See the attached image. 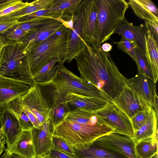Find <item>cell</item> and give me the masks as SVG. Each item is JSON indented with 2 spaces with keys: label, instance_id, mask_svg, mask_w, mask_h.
I'll return each instance as SVG.
<instances>
[{
  "label": "cell",
  "instance_id": "obj_4",
  "mask_svg": "<svg viewBox=\"0 0 158 158\" xmlns=\"http://www.w3.org/2000/svg\"><path fill=\"white\" fill-rule=\"evenodd\" d=\"M98 6L95 38L98 45L108 40L129 6L125 0H96Z\"/></svg>",
  "mask_w": 158,
  "mask_h": 158
},
{
  "label": "cell",
  "instance_id": "obj_7",
  "mask_svg": "<svg viewBox=\"0 0 158 158\" xmlns=\"http://www.w3.org/2000/svg\"><path fill=\"white\" fill-rule=\"evenodd\" d=\"M20 100L22 110L34 127L39 129L43 123L50 119V108L40 88L35 82Z\"/></svg>",
  "mask_w": 158,
  "mask_h": 158
},
{
  "label": "cell",
  "instance_id": "obj_9",
  "mask_svg": "<svg viewBox=\"0 0 158 158\" xmlns=\"http://www.w3.org/2000/svg\"><path fill=\"white\" fill-rule=\"evenodd\" d=\"M34 83L32 79L10 78L0 75V108L24 95Z\"/></svg>",
  "mask_w": 158,
  "mask_h": 158
},
{
  "label": "cell",
  "instance_id": "obj_46",
  "mask_svg": "<svg viewBox=\"0 0 158 158\" xmlns=\"http://www.w3.org/2000/svg\"><path fill=\"white\" fill-rule=\"evenodd\" d=\"M5 151L0 158H10L11 153L10 151L6 148Z\"/></svg>",
  "mask_w": 158,
  "mask_h": 158
},
{
  "label": "cell",
  "instance_id": "obj_37",
  "mask_svg": "<svg viewBox=\"0 0 158 158\" xmlns=\"http://www.w3.org/2000/svg\"><path fill=\"white\" fill-rule=\"evenodd\" d=\"M52 141L53 145L60 151L69 155L74 156L73 147L68 144L62 139L53 135Z\"/></svg>",
  "mask_w": 158,
  "mask_h": 158
},
{
  "label": "cell",
  "instance_id": "obj_2",
  "mask_svg": "<svg viewBox=\"0 0 158 158\" xmlns=\"http://www.w3.org/2000/svg\"><path fill=\"white\" fill-rule=\"evenodd\" d=\"M61 64L50 81L37 83L51 108L65 103L66 95L69 93L96 98L108 101L96 86L69 70Z\"/></svg>",
  "mask_w": 158,
  "mask_h": 158
},
{
  "label": "cell",
  "instance_id": "obj_39",
  "mask_svg": "<svg viewBox=\"0 0 158 158\" xmlns=\"http://www.w3.org/2000/svg\"><path fill=\"white\" fill-rule=\"evenodd\" d=\"M146 28L148 29L155 41L158 43V23L144 21Z\"/></svg>",
  "mask_w": 158,
  "mask_h": 158
},
{
  "label": "cell",
  "instance_id": "obj_20",
  "mask_svg": "<svg viewBox=\"0 0 158 158\" xmlns=\"http://www.w3.org/2000/svg\"><path fill=\"white\" fill-rule=\"evenodd\" d=\"M65 102L74 107L86 111L95 112L102 109L107 101L96 98L89 97L69 93L65 98Z\"/></svg>",
  "mask_w": 158,
  "mask_h": 158
},
{
  "label": "cell",
  "instance_id": "obj_38",
  "mask_svg": "<svg viewBox=\"0 0 158 158\" xmlns=\"http://www.w3.org/2000/svg\"><path fill=\"white\" fill-rule=\"evenodd\" d=\"M21 23V22L19 20L9 18L6 15L0 17V35L11 27Z\"/></svg>",
  "mask_w": 158,
  "mask_h": 158
},
{
  "label": "cell",
  "instance_id": "obj_33",
  "mask_svg": "<svg viewBox=\"0 0 158 158\" xmlns=\"http://www.w3.org/2000/svg\"><path fill=\"white\" fill-rule=\"evenodd\" d=\"M137 62L138 74L144 75L153 81L151 71L148 64L145 56L136 48Z\"/></svg>",
  "mask_w": 158,
  "mask_h": 158
},
{
  "label": "cell",
  "instance_id": "obj_23",
  "mask_svg": "<svg viewBox=\"0 0 158 158\" xmlns=\"http://www.w3.org/2000/svg\"><path fill=\"white\" fill-rule=\"evenodd\" d=\"M146 29L145 57L151 71L153 81L156 83L158 78V43Z\"/></svg>",
  "mask_w": 158,
  "mask_h": 158
},
{
  "label": "cell",
  "instance_id": "obj_30",
  "mask_svg": "<svg viewBox=\"0 0 158 158\" xmlns=\"http://www.w3.org/2000/svg\"><path fill=\"white\" fill-rule=\"evenodd\" d=\"M67 102L61 103L50 108V121L52 129L64 121L68 113L71 110Z\"/></svg>",
  "mask_w": 158,
  "mask_h": 158
},
{
  "label": "cell",
  "instance_id": "obj_40",
  "mask_svg": "<svg viewBox=\"0 0 158 158\" xmlns=\"http://www.w3.org/2000/svg\"><path fill=\"white\" fill-rule=\"evenodd\" d=\"M54 158H76L74 156L69 155L60 151L54 145L48 155Z\"/></svg>",
  "mask_w": 158,
  "mask_h": 158
},
{
  "label": "cell",
  "instance_id": "obj_6",
  "mask_svg": "<svg viewBox=\"0 0 158 158\" xmlns=\"http://www.w3.org/2000/svg\"><path fill=\"white\" fill-rule=\"evenodd\" d=\"M26 54L25 46L21 40H8L0 75L10 78L32 79L26 61Z\"/></svg>",
  "mask_w": 158,
  "mask_h": 158
},
{
  "label": "cell",
  "instance_id": "obj_43",
  "mask_svg": "<svg viewBox=\"0 0 158 158\" xmlns=\"http://www.w3.org/2000/svg\"><path fill=\"white\" fill-rule=\"evenodd\" d=\"M5 144H6V139L3 133L0 137V156L6 149L5 148Z\"/></svg>",
  "mask_w": 158,
  "mask_h": 158
},
{
  "label": "cell",
  "instance_id": "obj_16",
  "mask_svg": "<svg viewBox=\"0 0 158 158\" xmlns=\"http://www.w3.org/2000/svg\"><path fill=\"white\" fill-rule=\"evenodd\" d=\"M50 119L42 125L39 129H31L33 139L37 157L48 155L53 146V134L51 131Z\"/></svg>",
  "mask_w": 158,
  "mask_h": 158
},
{
  "label": "cell",
  "instance_id": "obj_31",
  "mask_svg": "<svg viewBox=\"0 0 158 158\" xmlns=\"http://www.w3.org/2000/svg\"><path fill=\"white\" fill-rule=\"evenodd\" d=\"M56 20L53 18L43 16L20 21L21 23L18 26L23 30L27 31L35 28L43 27Z\"/></svg>",
  "mask_w": 158,
  "mask_h": 158
},
{
  "label": "cell",
  "instance_id": "obj_17",
  "mask_svg": "<svg viewBox=\"0 0 158 158\" xmlns=\"http://www.w3.org/2000/svg\"><path fill=\"white\" fill-rule=\"evenodd\" d=\"M126 85L139 94L153 108L156 84L153 81L141 74H137L127 79Z\"/></svg>",
  "mask_w": 158,
  "mask_h": 158
},
{
  "label": "cell",
  "instance_id": "obj_3",
  "mask_svg": "<svg viewBox=\"0 0 158 158\" xmlns=\"http://www.w3.org/2000/svg\"><path fill=\"white\" fill-rule=\"evenodd\" d=\"M72 30L64 27L45 40L25 47L26 60L32 79L44 66L56 59L64 63Z\"/></svg>",
  "mask_w": 158,
  "mask_h": 158
},
{
  "label": "cell",
  "instance_id": "obj_29",
  "mask_svg": "<svg viewBox=\"0 0 158 158\" xmlns=\"http://www.w3.org/2000/svg\"><path fill=\"white\" fill-rule=\"evenodd\" d=\"M63 63L59 59H56L44 66L32 78L37 83H43L51 80L55 75L59 66Z\"/></svg>",
  "mask_w": 158,
  "mask_h": 158
},
{
  "label": "cell",
  "instance_id": "obj_25",
  "mask_svg": "<svg viewBox=\"0 0 158 158\" xmlns=\"http://www.w3.org/2000/svg\"><path fill=\"white\" fill-rule=\"evenodd\" d=\"M157 117L152 108L151 114L147 122L134 132L132 138L135 144L144 139H157Z\"/></svg>",
  "mask_w": 158,
  "mask_h": 158
},
{
  "label": "cell",
  "instance_id": "obj_47",
  "mask_svg": "<svg viewBox=\"0 0 158 158\" xmlns=\"http://www.w3.org/2000/svg\"><path fill=\"white\" fill-rule=\"evenodd\" d=\"M10 158H25L21 156L16 154L12 153L10 156Z\"/></svg>",
  "mask_w": 158,
  "mask_h": 158
},
{
  "label": "cell",
  "instance_id": "obj_1",
  "mask_svg": "<svg viewBox=\"0 0 158 158\" xmlns=\"http://www.w3.org/2000/svg\"><path fill=\"white\" fill-rule=\"evenodd\" d=\"M81 77L96 86L108 100L118 96L126 85L127 79L119 71L109 52L101 45L85 42L74 59Z\"/></svg>",
  "mask_w": 158,
  "mask_h": 158
},
{
  "label": "cell",
  "instance_id": "obj_22",
  "mask_svg": "<svg viewBox=\"0 0 158 158\" xmlns=\"http://www.w3.org/2000/svg\"><path fill=\"white\" fill-rule=\"evenodd\" d=\"M129 6L135 14L146 21L158 23V9L151 0H129Z\"/></svg>",
  "mask_w": 158,
  "mask_h": 158
},
{
  "label": "cell",
  "instance_id": "obj_5",
  "mask_svg": "<svg viewBox=\"0 0 158 158\" xmlns=\"http://www.w3.org/2000/svg\"><path fill=\"white\" fill-rule=\"evenodd\" d=\"M115 129L107 124H83L63 121L52 130L59 137L73 147L91 143L103 135L114 133Z\"/></svg>",
  "mask_w": 158,
  "mask_h": 158
},
{
  "label": "cell",
  "instance_id": "obj_44",
  "mask_svg": "<svg viewBox=\"0 0 158 158\" xmlns=\"http://www.w3.org/2000/svg\"><path fill=\"white\" fill-rule=\"evenodd\" d=\"M158 98L156 93V92L155 93L153 101V108L154 109L156 113L158 116Z\"/></svg>",
  "mask_w": 158,
  "mask_h": 158
},
{
  "label": "cell",
  "instance_id": "obj_35",
  "mask_svg": "<svg viewBox=\"0 0 158 158\" xmlns=\"http://www.w3.org/2000/svg\"><path fill=\"white\" fill-rule=\"evenodd\" d=\"M117 47L122 51L128 55L137 64L136 48L131 43L121 36L120 40L117 43Z\"/></svg>",
  "mask_w": 158,
  "mask_h": 158
},
{
  "label": "cell",
  "instance_id": "obj_8",
  "mask_svg": "<svg viewBox=\"0 0 158 158\" xmlns=\"http://www.w3.org/2000/svg\"><path fill=\"white\" fill-rule=\"evenodd\" d=\"M95 112L115 129L114 133L133 137L134 131L130 118L113 103L107 102L104 107Z\"/></svg>",
  "mask_w": 158,
  "mask_h": 158
},
{
  "label": "cell",
  "instance_id": "obj_32",
  "mask_svg": "<svg viewBox=\"0 0 158 158\" xmlns=\"http://www.w3.org/2000/svg\"><path fill=\"white\" fill-rule=\"evenodd\" d=\"M29 4L20 0H3L0 3V17L22 9Z\"/></svg>",
  "mask_w": 158,
  "mask_h": 158
},
{
  "label": "cell",
  "instance_id": "obj_36",
  "mask_svg": "<svg viewBox=\"0 0 158 158\" xmlns=\"http://www.w3.org/2000/svg\"><path fill=\"white\" fill-rule=\"evenodd\" d=\"M27 31L22 29L18 25L9 29L1 35L9 40H21Z\"/></svg>",
  "mask_w": 158,
  "mask_h": 158
},
{
  "label": "cell",
  "instance_id": "obj_34",
  "mask_svg": "<svg viewBox=\"0 0 158 158\" xmlns=\"http://www.w3.org/2000/svg\"><path fill=\"white\" fill-rule=\"evenodd\" d=\"M152 108V107H150L139 111L131 119L134 132L147 122L151 114Z\"/></svg>",
  "mask_w": 158,
  "mask_h": 158
},
{
  "label": "cell",
  "instance_id": "obj_18",
  "mask_svg": "<svg viewBox=\"0 0 158 158\" xmlns=\"http://www.w3.org/2000/svg\"><path fill=\"white\" fill-rule=\"evenodd\" d=\"M76 158H129L118 152L91 143L73 147Z\"/></svg>",
  "mask_w": 158,
  "mask_h": 158
},
{
  "label": "cell",
  "instance_id": "obj_48",
  "mask_svg": "<svg viewBox=\"0 0 158 158\" xmlns=\"http://www.w3.org/2000/svg\"><path fill=\"white\" fill-rule=\"evenodd\" d=\"M37 158H54L52 157H50L48 156V155H45L44 156H41L37 157Z\"/></svg>",
  "mask_w": 158,
  "mask_h": 158
},
{
  "label": "cell",
  "instance_id": "obj_21",
  "mask_svg": "<svg viewBox=\"0 0 158 158\" xmlns=\"http://www.w3.org/2000/svg\"><path fill=\"white\" fill-rule=\"evenodd\" d=\"M31 129L22 130L18 139L9 150L11 154H16L25 158L37 157Z\"/></svg>",
  "mask_w": 158,
  "mask_h": 158
},
{
  "label": "cell",
  "instance_id": "obj_15",
  "mask_svg": "<svg viewBox=\"0 0 158 158\" xmlns=\"http://www.w3.org/2000/svg\"><path fill=\"white\" fill-rule=\"evenodd\" d=\"M0 121L9 150L17 140L22 129L15 115L5 106L0 108Z\"/></svg>",
  "mask_w": 158,
  "mask_h": 158
},
{
  "label": "cell",
  "instance_id": "obj_14",
  "mask_svg": "<svg viewBox=\"0 0 158 158\" xmlns=\"http://www.w3.org/2000/svg\"><path fill=\"white\" fill-rule=\"evenodd\" d=\"M81 1L75 5L72 13L73 29L71 31L65 60V62L68 63H70L81 52L85 42L80 36Z\"/></svg>",
  "mask_w": 158,
  "mask_h": 158
},
{
  "label": "cell",
  "instance_id": "obj_10",
  "mask_svg": "<svg viewBox=\"0 0 158 158\" xmlns=\"http://www.w3.org/2000/svg\"><path fill=\"white\" fill-rule=\"evenodd\" d=\"M80 36L85 42L96 44L98 6L96 0H81Z\"/></svg>",
  "mask_w": 158,
  "mask_h": 158
},
{
  "label": "cell",
  "instance_id": "obj_19",
  "mask_svg": "<svg viewBox=\"0 0 158 158\" xmlns=\"http://www.w3.org/2000/svg\"><path fill=\"white\" fill-rule=\"evenodd\" d=\"M64 27L62 22L57 20L43 27L27 31L21 41L25 47L30 46L45 40Z\"/></svg>",
  "mask_w": 158,
  "mask_h": 158
},
{
  "label": "cell",
  "instance_id": "obj_24",
  "mask_svg": "<svg viewBox=\"0 0 158 158\" xmlns=\"http://www.w3.org/2000/svg\"><path fill=\"white\" fill-rule=\"evenodd\" d=\"M64 121L83 124H105L109 125L95 112H89L78 109H73L69 111Z\"/></svg>",
  "mask_w": 158,
  "mask_h": 158
},
{
  "label": "cell",
  "instance_id": "obj_27",
  "mask_svg": "<svg viewBox=\"0 0 158 158\" xmlns=\"http://www.w3.org/2000/svg\"><path fill=\"white\" fill-rule=\"evenodd\" d=\"M137 158H152L158 153L157 139L149 138L141 141L135 144Z\"/></svg>",
  "mask_w": 158,
  "mask_h": 158
},
{
  "label": "cell",
  "instance_id": "obj_49",
  "mask_svg": "<svg viewBox=\"0 0 158 158\" xmlns=\"http://www.w3.org/2000/svg\"><path fill=\"white\" fill-rule=\"evenodd\" d=\"M3 131L2 127L0 129V137L2 135V134L3 133Z\"/></svg>",
  "mask_w": 158,
  "mask_h": 158
},
{
  "label": "cell",
  "instance_id": "obj_42",
  "mask_svg": "<svg viewBox=\"0 0 158 158\" xmlns=\"http://www.w3.org/2000/svg\"><path fill=\"white\" fill-rule=\"evenodd\" d=\"M8 40L0 35V69L2 65L5 46Z\"/></svg>",
  "mask_w": 158,
  "mask_h": 158
},
{
  "label": "cell",
  "instance_id": "obj_50",
  "mask_svg": "<svg viewBox=\"0 0 158 158\" xmlns=\"http://www.w3.org/2000/svg\"><path fill=\"white\" fill-rule=\"evenodd\" d=\"M2 127V126L1 124L0 121V129H1V128Z\"/></svg>",
  "mask_w": 158,
  "mask_h": 158
},
{
  "label": "cell",
  "instance_id": "obj_51",
  "mask_svg": "<svg viewBox=\"0 0 158 158\" xmlns=\"http://www.w3.org/2000/svg\"><path fill=\"white\" fill-rule=\"evenodd\" d=\"M36 158H37V157Z\"/></svg>",
  "mask_w": 158,
  "mask_h": 158
},
{
  "label": "cell",
  "instance_id": "obj_45",
  "mask_svg": "<svg viewBox=\"0 0 158 158\" xmlns=\"http://www.w3.org/2000/svg\"><path fill=\"white\" fill-rule=\"evenodd\" d=\"M101 48L103 51L109 52L111 50L112 46L110 44L105 43L101 45Z\"/></svg>",
  "mask_w": 158,
  "mask_h": 158
},
{
  "label": "cell",
  "instance_id": "obj_12",
  "mask_svg": "<svg viewBox=\"0 0 158 158\" xmlns=\"http://www.w3.org/2000/svg\"><path fill=\"white\" fill-rule=\"evenodd\" d=\"M111 102L130 119L138 112L152 107L140 96L127 85L120 94L112 100Z\"/></svg>",
  "mask_w": 158,
  "mask_h": 158
},
{
  "label": "cell",
  "instance_id": "obj_41",
  "mask_svg": "<svg viewBox=\"0 0 158 158\" xmlns=\"http://www.w3.org/2000/svg\"><path fill=\"white\" fill-rule=\"evenodd\" d=\"M50 12L51 11L50 8L45 9L42 10L26 15L19 19V20L20 21H23L32 18L43 16H45L49 14Z\"/></svg>",
  "mask_w": 158,
  "mask_h": 158
},
{
  "label": "cell",
  "instance_id": "obj_28",
  "mask_svg": "<svg viewBox=\"0 0 158 158\" xmlns=\"http://www.w3.org/2000/svg\"><path fill=\"white\" fill-rule=\"evenodd\" d=\"M5 106L17 118L22 130H29L34 127L28 118L22 110L20 98L14 99Z\"/></svg>",
  "mask_w": 158,
  "mask_h": 158
},
{
  "label": "cell",
  "instance_id": "obj_13",
  "mask_svg": "<svg viewBox=\"0 0 158 158\" xmlns=\"http://www.w3.org/2000/svg\"><path fill=\"white\" fill-rule=\"evenodd\" d=\"M146 33L144 23L135 26L125 17L119 22L114 32L128 40L145 56Z\"/></svg>",
  "mask_w": 158,
  "mask_h": 158
},
{
  "label": "cell",
  "instance_id": "obj_26",
  "mask_svg": "<svg viewBox=\"0 0 158 158\" xmlns=\"http://www.w3.org/2000/svg\"><path fill=\"white\" fill-rule=\"evenodd\" d=\"M61 0H37L30 2L26 7L13 12L6 15L8 17L19 20L22 17L37 11L52 7L57 5Z\"/></svg>",
  "mask_w": 158,
  "mask_h": 158
},
{
  "label": "cell",
  "instance_id": "obj_11",
  "mask_svg": "<svg viewBox=\"0 0 158 158\" xmlns=\"http://www.w3.org/2000/svg\"><path fill=\"white\" fill-rule=\"evenodd\" d=\"M99 146L118 152L129 158H137L135 143L132 138L112 133L102 136L94 141Z\"/></svg>",
  "mask_w": 158,
  "mask_h": 158
}]
</instances>
